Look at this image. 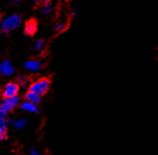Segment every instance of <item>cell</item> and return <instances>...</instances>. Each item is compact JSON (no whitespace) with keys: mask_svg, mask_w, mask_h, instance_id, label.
<instances>
[{"mask_svg":"<svg viewBox=\"0 0 158 155\" xmlns=\"http://www.w3.org/2000/svg\"><path fill=\"white\" fill-rule=\"evenodd\" d=\"M35 49L37 50H41L42 48H44V41L42 40H38L36 42H35Z\"/></svg>","mask_w":158,"mask_h":155,"instance_id":"5bb4252c","label":"cell"},{"mask_svg":"<svg viewBox=\"0 0 158 155\" xmlns=\"http://www.w3.org/2000/svg\"><path fill=\"white\" fill-rule=\"evenodd\" d=\"M7 137V129L6 127H0V141L4 140Z\"/></svg>","mask_w":158,"mask_h":155,"instance_id":"7c38bea8","label":"cell"},{"mask_svg":"<svg viewBox=\"0 0 158 155\" xmlns=\"http://www.w3.org/2000/svg\"><path fill=\"white\" fill-rule=\"evenodd\" d=\"M30 155H44V154L40 153V151L36 149H31L30 150Z\"/></svg>","mask_w":158,"mask_h":155,"instance_id":"e0dca14e","label":"cell"},{"mask_svg":"<svg viewBox=\"0 0 158 155\" xmlns=\"http://www.w3.org/2000/svg\"><path fill=\"white\" fill-rule=\"evenodd\" d=\"M41 68V63L40 61H35V60H31L26 61L24 64V69L26 71L29 72H36Z\"/></svg>","mask_w":158,"mask_h":155,"instance_id":"8992f818","label":"cell"},{"mask_svg":"<svg viewBox=\"0 0 158 155\" xmlns=\"http://www.w3.org/2000/svg\"><path fill=\"white\" fill-rule=\"evenodd\" d=\"M19 104L18 96L6 97L0 103V114L7 116Z\"/></svg>","mask_w":158,"mask_h":155,"instance_id":"6da1fadb","label":"cell"},{"mask_svg":"<svg viewBox=\"0 0 158 155\" xmlns=\"http://www.w3.org/2000/svg\"><path fill=\"white\" fill-rule=\"evenodd\" d=\"M36 2H40V1H42V0H35Z\"/></svg>","mask_w":158,"mask_h":155,"instance_id":"ac0fdd59","label":"cell"},{"mask_svg":"<svg viewBox=\"0 0 158 155\" xmlns=\"http://www.w3.org/2000/svg\"><path fill=\"white\" fill-rule=\"evenodd\" d=\"M27 125V121L25 119H16L12 121V126L17 130H22L24 129Z\"/></svg>","mask_w":158,"mask_h":155,"instance_id":"30bf717a","label":"cell"},{"mask_svg":"<svg viewBox=\"0 0 158 155\" xmlns=\"http://www.w3.org/2000/svg\"><path fill=\"white\" fill-rule=\"evenodd\" d=\"M18 83H19L20 86L26 87V86H27V84H28V81H27V79H25V78H20V79L18 80Z\"/></svg>","mask_w":158,"mask_h":155,"instance_id":"9a60e30c","label":"cell"},{"mask_svg":"<svg viewBox=\"0 0 158 155\" xmlns=\"http://www.w3.org/2000/svg\"><path fill=\"white\" fill-rule=\"evenodd\" d=\"M20 108L25 112H29V113H37L38 112V107L37 104H34L29 101H25L21 104Z\"/></svg>","mask_w":158,"mask_h":155,"instance_id":"52a82bcc","label":"cell"},{"mask_svg":"<svg viewBox=\"0 0 158 155\" xmlns=\"http://www.w3.org/2000/svg\"><path fill=\"white\" fill-rule=\"evenodd\" d=\"M51 87V82L48 79H40L35 81L29 86V91L35 93L38 96H42L47 94Z\"/></svg>","mask_w":158,"mask_h":155,"instance_id":"7a4b0ae2","label":"cell"},{"mask_svg":"<svg viewBox=\"0 0 158 155\" xmlns=\"http://www.w3.org/2000/svg\"><path fill=\"white\" fill-rule=\"evenodd\" d=\"M18 91H19V86L17 84L9 83L4 87V89H3L2 94L4 98H6V97H13L18 94Z\"/></svg>","mask_w":158,"mask_h":155,"instance_id":"277c9868","label":"cell"},{"mask_svg":"<svg viewBox=\"0 0 158 155\" xmlns=\"http://www.w3.org/2000/svg\"><path fill=\"white\" fill-rule=\"evenodd\" d=\"M25 99L26 101H29V102H32L34 104H38L40 102V96H38L35 93H33L31 91H28L25 95Z\"/></svg>","mask_w":158,"mask_h":155,"instance_id":"9c48e42d","label":"cell"},{"mask_svg":"<svg viewBox=\"0 0 158 155\" xmlns=\"http://www.w3.org/2000/svg\"><path fill=\"white\" fill-rule=\"evenodd\" d=\"M7 123H8V121H7L6 116L0 114V127H6Z\"/></svg>","mask_w":158,"mask_h":155,"instance_id":"4fadbf2b","label":"cell"},{"mask_svg":"<svg viewBox=\"0 0 158 155\" xmlns=\"http://www.w3.org/2000/svg\"><path fill=\"white\" fill-rule=\"evenodd\" d=\"M19 24H20V16L17 14H14V15H11L9 17H7L3 21H1L0 27H1V30L3 32L7 33L11 31V30L17 28Z\"/></svg>","mask_w":158,"mask_h":155,"instance_id":"3957f363","label":"cell"},{"mask_svg":"<svg viewBox=\"0 0 158 155\" xmlns=\"http://www.w3.org/2000/svg\"><path fill=\"white\" fill-rule=\"evenodd\" d=\"M14 73V68L9 61L0 63V76H11Z\"/></svg>","mask_w":158,"mask_h":155,"instance_id":"5b68a950","label":"cell"},{"mask_svg":"<svg viewBox=\"0 0 158 155\" xmlns=\"http://www.w3.org/2000/svg\"><path fill=\"white\" fill-rule=\"evenodd\" d=\"M24 30H25V33L27 34V36H33V34L35 33L36 30H37L36 22L33 21V20H30L28 22H26Z\"/></svg>","mask_w":158,"mask_h":155,"instance_id":"ba28073f","label":"cell"},{"mask_svg":"<svg viewBox=\"0 0 158 155\" xmlns=\"http://www.w3.org/2000/svg\"><path fill=\"white\" fill-rule=\"evenodd\" d=\"M52 11V5L49 4V2L48 3H45L44 6L42 7V10H41V13L44 14V15H48L49 12Z\"/></svg>","mask_w":158,"mask_h":155,"instance_id":"8fae6325","label":"cell"},{"mask_svg":"<svg viewBox=\"0 0 158 155\" xmlns=\"http://www.w3.org/2000/svg\"><path fill=\"white\" fill-rule=\"evenodd\" d=\"M64 27H65L64 23H60V24H57L56 26V31H61L63 29H64Z\"/></svg>","mask_w":158,"mask_h":155,"instance_id":"2e32d148","label":"cell"},{"mask_svg":"<svg viewBox=\"0 0 158 155\" xmlns=\"http://www.w3.org/2000/svg\"><path fill=\"white\" fill-rule=\"evenodd\" d=\"M0 24H1V16H0Z\"/></svg>","mask_w":158,"mask_h":155,"instance_id":"d6986e66","label":"cell"}]
</instances>
